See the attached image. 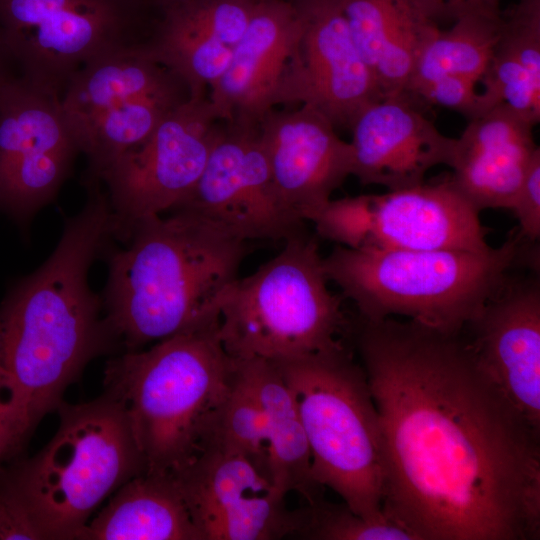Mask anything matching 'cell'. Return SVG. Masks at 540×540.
<instances>
[{"mask_svg":"<svg viewBox=\"0 0 540 540\" xmlns=\"http://www.w3.org/2000/svg\"><path fill=\"white\" fill-rule=\"evenodd\" d=\"M42 540L28 512L14 492L0 479V540Z\"/></svg>","mask_w":540,"mask_h":540,"instance_id":"obj_32","label":"cell"},{"mask_svg":"<svg viewBox=\"0 0 540 540\" xmlns=\"http://www.w3.org/2000/svg\"><path fill=\"white\" fill-rule=\"evenodd\" d=\"M261 138L276 190L299 219H310L353 172V148L319 111L306 105L271 110L261 120Z\"/></svg>","mask_w":540,"mask_h":540,"instance_id":"obj_18","label":"cell"},{"mask_svg":"<svg viewBox=\"0 0 540 540\" xmlns=\"http://www.w3.org/2000/svg\"><path fill=\"white\" fill-rule=\"evenodd\" d=\"M77 540H201L171 475L125 482Z\"/></svg>","mask_w":540,"mask_h":540,"instance_id":"obj_24","label":"cell"},{"mask_svg":"<svg viewBox=\"0 0 540 540\" xmlns=\"http://www.w3.org/2000/svg\"><path fill=\"white\" fill-rule=\"evenodd\" d=\"M136 223L109 258L104 317L126 351L218 315L247 241L187 210Z\"/></svg>","mask_w":540,"mask_h":540,"instance_id":"obj_3","label":"cell"},{"mask_svg":"<svg viewBox=\"0 0 540 540\" xmlns=\"http://www.w3.org/2000/svg\"><path fill=\"white\" fill-rule=\"evenodd\" d=\"M274 364L296 399L316 484L334 491L354 513L388 520L382 512L383 438L363 367L345 345Z\"/></svg>","mask_w":540,"mask_h":540,"instance_id":"obj_8","label":"cell"},{"mask_svg":"<svg viewBox=\"0 0 540 540\" xmlns=\"http://www.w3.org/2000/svg\"><path fill=\"white\" fill-rule=\"evenodd\" d=\"M535 125L505 103L469 120L456 138L450 180L479 212L510 210L540 149Z\"/></svg>","mask_w":540,"mask_h":540,"instance_id":"obj_22","label":"cell"},{"mask_svg":"<svg viewBox=\"0 0 540 540\" xmlns=\"http://www.w3.org/2000/svg\"><path fill=\"white\" fill-rule=\"evenodd\" d=\"M16 75V70L0 29V80Z\"/></svg>","mask_w":540,"mask_h":540,"instance_id":"obj_34","label":"cell"},{"mask_svg":"<svg viewBox=\"0 0 540 540\" xmlns=\"http://www.w3.org/2000/svg\"><path fill=\"white\" fill-rule=\"evenodd\" d=\"M296 536L310 540H416L406 528L389 520L373 521L354 513L345 503L321 498L299 509Z\"/></svg>","mask_w":540,"mask_h":540,"instance_id":"obj_28","label":"cell"},{"mask_svg":"<svg viewBox=\"0 0 540 540\" xmlns=\"http://www.w3.org/2000/svg\"><path fill=\"white\" fill-rule=\"evenodd\" d=\"M32 431L18 391L0 361V471L1 464L21 449Z\"/></svg>","mask_w":540,"mask_h":540,"instance_id":"obj_30","label":"cell"},{"mask_svg":"<svg viewBox=\"0 0 540 540\" xmlns=\"http://www.w3.org/2000/svg\"><path fill=\"white\" fill-rule=\"evenodd\" d=\"M519 232L484 252L353 249L336 245L323 257L329 282L369 321L405 317L446 331H462L510 279L533 259Z\"/></svg>","mask_w":540,"mask_h":540,"instance_id":"obj_5","label":"cell"},{"mask_svg":"<svg viewBox=\"0 0 540 540\" xmlns=\"http://www.w3.org/2000/svg\"><path fill=\"white\" fill-rule=\"evenodd\" d=\"M476 85V81L463 76H443L407 98L423 110L426 106L438 105L472 120L482 115L481 97Z\"/></svg>","mask_w":540,"mask_h":540,"instance_id":"obj_29","label":"cell"},{"mask_svg":"<svg viewBox=\"0 0 540 540\" xmlns=\"http://www.w3.org/2000/svg\"><path fill=\"white\" fill-rule=\"evenodd\" d=\"M218 323L215 315L106 365L104 393L126 412L146 473L172 475L210 441L236 373Z\"/></svg>","mask_w":540,"mask_h":540,"instance_id":"obj_4","label":"cell"},{"mask_svg":"<svg viewBox=\"0 0 540 540\" xmlns=\"http://www.w3.org/2000/svg\"><path fill=\"white\" fill-rule=\"evenodd\" d=\"M60 97L0 80V204L26 220L56 196L80 154Z\"/></svg>","mask_w":540,"mask_h":540,"instance_id":"obj_13","label":"cell"},{"mask_svg":"<svg viewBox=\"0 0 540 540\" xmlns=\"http://www.w3.org/2000/svg\"><path fill=\"white\" fill-rule=\"evenodd\" d=\"M88 189L53 253L0 310V361L32 429L58 408L89 361L118 345L88 284L90 266L113 237L111 209L100 184Z\"/></svg>","mask_w":540,"mask_h":540,"instance_id":"obj_2","label":"cell"},{"mask_svg":"<svg viewBox=\"0 0 540 540\" xmlns=\"http://www.w3.org/2000/svg\"><path fill=\"white\" fill-rule=\"evenodd\" d=\"M383 97L403 95L442 18L433 0H337Z\"/></svg>","mask_w":540,"mask_h":540,"instance_id":"obj_23","label":"cell"},{"mask_svg":"<svg viewBox=\"0 0 540 540\" xmlns=\"http://www.w3.org/2000/svg\"><path fill=\"white\" fill-rule=\"evenodd\" d=\"M150 8L161 14L165 10L172 8L188 0H143Z\"/></svg>","mask_w":540,"mask_h":540,"instance_id":"obj_35","label":"cell"},{"mask_svg":"<svg viewBox=\"0 0 540 540\" xmlns=\"http://www.w3.org/2000/svg\"><path fill=\"white\" fill-rule=\"evenodd\" d=\"M501 15L466 14L439 29L421 52L403 96L410 97L443 76L481 82L499 38Z\"/></svg>","mask_w":540,"mask_h":540,"instance_id":"obj_26","label":"cell"},{"mask_svg":"<svg viewBox=\"0 0 540 540\" xmlns=\"http://www.w3.org/2000/svg\"><path fill=\"white\" fill-rule=\"evenodd\" d=\"M158 17L143 0H0L17 75L59 97L90 61L146 43Z\"/></svg>","mask_w":540,"mask_h":540,"instance_id":"obj_10","label":"cell"},{"mask_svg":"<svg viewBox=\"0 0 540 540\" xmlns=\"http://www.w3.org/2000/svg\"><path fill=\"white\" fill-rule=\"evenodd\" d=\"M303 25L297 0H258L226 70L208 91L222 121L258 126L278 105Z\"/></svg>","mask_w":540,"mask_h":540,"instance_id":"obj_19","label":"cell"},{"mask_svg":"<svg viewBox=\"0 0 540 540\" xmlns=\"http://www.w3.org/2000/svg\"><path fill=\"white\" fill-rule=\"evenodd\" d=\"M187 210L245 240H284L306 233L281 200L260 127L224 122L205 168L173 210Z\"/></svg>","mask_w":540,"mask_h":540,"instance_id":"obj_14","label":"cell"},{"mask_svg":"<svg viewBox=\"0 0 540 540\" xmlns=\"http://www.w3.org/2000/svg\"><path fill=\"white\" fill-rule=\"evenodd\" d=\"M442 20L454 21L466 14L479 13L497 16L502 13L501 0H433Z\"/></svg>","mask_w":540,"mask_h":540,"instance_id":"obj_33","label":"cell"},{"mask_svg":"<svg viewBox=\"0 0 540 540\" xmlns=\"http://www.w3.org/2000/svg\"><path fill=\"white\" fill-rule=\"evenodd\" d=\"M511 211L519 222L523 238L536 242L540 237V153L531 162L514 197Z\"/></svg>","mask_w":540,"mask_h":540,"instance_id":"obj_31","label":"cell"},{"mask_svg":"<svg viewBox=\"0 0 540 540\" xmlns=\"http://www.w3.org/2000/svg\"><path fill=\"white\" fill-rule=\"evenodd\" d=\"M171 476L201 540L296 536L299 509L242 453L209 445Z\"/></svg>","mask_w":540,"mask_h":540,"instance_id":"obj_15","label":"cell"},{"mask_svg":"<svg viewBox=\"0 0 540 540\" xmlns=\"http://www.w3.org/2000/svg\"><path fill=\"white\" fill-rule=\"evenodd\" d=\"M258 0H188L162 12L145 47L188 85L208 94L226 70Z\"/></svg>","mask_w":540,"mask_h":540,"instance_id":"obj_21","label":"cell"},{"mask_svg":"<svg viewBox=\"0 0 540 540\" xmlns=\"http://www.w3.org/2000/svg\"><path fill=\"white\" fill-rule=\"evenodd\" d=\"M355 342L382 432L386 519L416 540L539 539L540 436L464 330L360 318Z\"/></svg>","mask_w":540,"mask_h":540,"instance_id":"obj_1","label":"cell"},{"mask_svg":"<svg viewBox=\"0 0 540 540\" xmlns=\"http://www.w3.org/2000/svg\"><path fill=\"white\" fill-rule=\"evenodd\" d=\"M353 172L363 185L388 191L419 185L427 172L451 166L456 138L442 134L424 110L403 95L383 97L353 121Z\"/></svg>","mask_w":540,"mask_h":540,"instance_id":"obj_20","label":"cell"},{"mask_svg":"<svg viewBox=\"0 0 540 540\" xmlns=\"http://www.w3.org/2000/svg\"><path fill=\"white\" fill-rule=\"evenodd\" d=\"M59 427L35 456L0 471L42 540H77L92 513L145 472L122 406L104 393L81 404L62 401Z\"/></svg>","mask_w":540,"mask_h":540,"instance_id":"obj_6","label":"cell"},{"mask_svg":"<svg viewBox=\"0 0 540 540\" xmlns=\"http://www.w3.org/2000/svg\"><path fill=\"white\" fill-rule=\"evenodd\" d=\"M191 92L145 43L126 46L79 69L60 96L65 116L88 160V183L145 140Z\"/></svg>","mask_w":540,"mask_h":540,"instance_id":"obj_9","label":"cell"},{"mask_svg":"<svg viewBox=\"0 0 540 540\" xmlns=\"http://www.w3.org/2000/svg\"><path fill=\"white\" fill-rule=\"evenodd\" d=\"M235 366L234 383L219 411L207 446L217 445L244 454L270 478L266 415L236 361Z\"/></svg>","mask_w":540,"mask_h":540,"instance_id":"obj_27","label":"cell"},{"mask_svg":"<svg viewBox=\"0 0 540 540\" xmlns=\"http://www.w3.org/2000/svg\"><path fill=\"white\" fill-rule=\"evenodd\" d=\"M235 361L266 415L271 482L284 496L296 492L307 503L318 500L323 488L312 477L311 455L298 405L281 371L263 359Z\"/></svg>","mask_w":540,"mask_h":540,"instance_id":"obj_25","label":"cell"},{"mask_svg":"<svg viewBox=\"0 0 540 540\" xmlns=\"http://www.w3.org/2000/svg\"><path fill=\"white\" fill-rule=\"evenodd\" d=\"M317 238L306 233L222 296L218 333L235 360L283 362L344 346L342 295L328 287Z\"/></svg>","mask_w":540,"mask_h":540,"instance_id":"obj_7","label":"cell"},{"mask_svg":"<svg viewBox=\"0 0 540 540\" xmlns=\"http://www.w3.org/2000/svg\"><path fill=\"white\" fill-rule=\"evenodd\" d=\"M480 212L449 175L437 182L330 200L311 219L319 237L353 249L484 252Z\"/></svg>","mask_w":540,"mask_h":540,"instance_id":"obj_11","label":"cell"},{"mask_svg":"<svg viewBox=\"0 0 540 540\" xmlns=\"http://www.w3.org/2000/svg\"><path fill=\"white\" fill-rule=\"evenodd\" d=\"M304 25L282 82L278 104L306 105L336 128L383 98L337 0H297Z\"/></svg>","mask_w":540,"mask_h":540,"instance_id":"obj_16","label":"cell"},{"mask_svg":"<svg viewBox=\"0 0 540 540\" xmlns=\"http://www.w3.org/2000/svg\"><path fill=\"white\" fill-rule=\"evenodd\" d=\"M223 123L208 94L191 95L102 173L113 237L125 239L136 223L172 211L188 196Z\"/></svg>","mask_w":540,"mask_h":540,"instance_id":"obj_12","label":"cell"},{"mask_svg":"<svg viewBox=\"0 0 540 540\" xmlns=\"http://www.w3.org/2000/svg\"><path fill=\"white\" fill-rule=\"evenodd\" d=\"M480 368L540 436V279H510L465 327Z\"/></svg>","mask_w":540,"mask_h":540,"instance_id":"obj_17","label":"cell"}]
</instances>
